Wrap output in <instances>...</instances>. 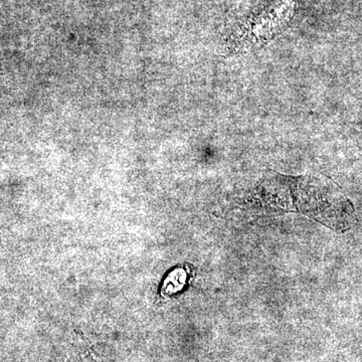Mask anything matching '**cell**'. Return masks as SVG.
<instances>
[{"label": "cell", "mask_w": 362, "mask_h": 362, "mask_svg": "<svg viewBox=\"0 0 362 362\" xmlns=\"http://www.w3.org/2000/svg\"><path fill=\"white\" fill-rule=\"evenodd\" d=\"M328 194L327 188L315 178L273 175L257 187L252 199L265 211H296L331 228H347L349 223L343 220L349 221V211L339 209V199Z\"/></svg>", "instance_id": "obj_1"}, {"label": "cell", "mask_w": 362, "mask_h": 362, "mask_svg": "<svg viewBox=\"0 0 362 362\" xmlns=\"http://www.w3.org/2000/svg\"><path fill=\"white\" fill-rule=\"evenodd\" d=\"M185 280H187V274L182 270H176L175 273H171L168 280H166L165 285H164V290L168 294H173L182 288L185 285Z\"/></svg>", "instance_id": "obj_2"}]
</instances>
